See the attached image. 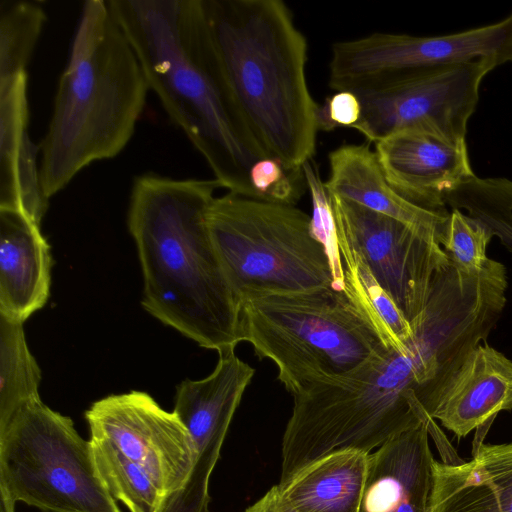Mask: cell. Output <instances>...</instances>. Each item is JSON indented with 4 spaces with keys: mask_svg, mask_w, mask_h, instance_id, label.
Here are the masks:
<instances>
[{
    "mask_svg": "<svg viewBox=\"0 0 512 512\" xmlns=\"http://www.w3.org/2000/svg\"><path fill=\"white\" fill-rule=\"evenodd\" d=\"M85 418L91 437L113 444L151 477L166 498L183 488L195 450L174 411L161 408L146 392L131 391L94 402Z\"/></svg>",
    "mask_w": 512,
    "mask_h": 512,
    "instance_id": "obj_13",
    "label": "cell"
},
{
    "mask_svg": "<svg viewBox=\"0 0 512 512\" xmlns=\"http://www.w3.org/2000/svg\"><path fill=\"white\" fill-rule=\"evenodd\" d=\"M506 288L505 266L492 259L476 273L450 261L435 276L423 311L410 322L413 336L408 342L422 366L431 418L443 384L496 325Z\"/></svg>",
    "mask_w": 512,
    "mask_h": 512,
    "instance_id": "obj_9",
    "label": "cell"
},
{
    "mask_svg": "<svg viewBox=\"0 0 512 512\" xmlns=\"http://www.w3.org/2000/svg\"><path fill=\"white\" fill-rule=\"evenodd\" d=\"M110 12L171 121L222 188L256 199L252 165L269 158L250 132L218 61L201 0H109Z\"/></svg>",
    "mask_w": 512,
    "mask_h": 512,
    "instance_id": "obj_1",
    "label": "cell"
},
{
    "mask_svg": "<svg viewBox=\"0 0 512 512\" xmlns=\"http://www.w3.org/2000/svg\"><path fill=\"white\" fill-rule=\"evenodd\" d=\"M428 424L394 436L369 454L358 512H430L435 459Z\"/></svg>",
    "mask_w": 512,
    "mask_h": 512,
    "instance_id": "obj_15",
    "label": "cell"
},
{
    "mask_svg": "<svg viewBox=\"0 0 512 512\" xmlns=\"http://www.w3.org/2000/svg\"><path fill=\"white\" fill-rule=\"evenodd\" d=\"M512 61V12L498 22L441 36L373 33L332 45L329 85L357 92L445 65Z\"/></svg>",
    "mask_w": 512,
    "mask_h": 512,
    "instance_id": "obj_10",
    "label": "cell"
},
{
    "mask_svg": "<svg viewBox=\"0 0 512 512\" xmlns=\"http://www.w3.org/2000/svg\"><path fill=\"white\" fill-rule=\"evenodd\" d=\"M374 145L377 162L391 187L429 211L449 213L447 196L475 175L466 141L423 128L394 131Z\"/></svg>",
    "mask_w": 512,
    "mask_h": 512,
    "instance_id": "obj_14",
    "label": "cell"
},
{
    "mask_svg": "<svg viewBox=\"0 0 512 512\" xmlns=\"http://www.w3.org/2000/svg\"><path fill=\"white\" fill-rule=\"evenodd\" d=\"M446 204L482 222L512 253V180L474 175L447 196Z\"/></svg>",
    "mask_w": 512,
    "mask_h": 512,
    "instance_id": "obj_24",
    "label": "cell"
},
{
    "mask_svg": "<svg viewBox=\"0 0 512 512\" xmlns=\"http://www.w3.org/2000/svg\"><path fill=\"white\" fill-rule=\"evenodd\" d=\"M496 67L491 60L439 66L379 88L353 92L361 103V117L352 128L369 143L409 127L466 141L481 82Z\"/></svg>",
    "mask_w": 512,
    "mask_h": 512,
    "instance_id": "obj_11",
    "label": "cell"
},
{
    "mask_svg": "<svg viewBox=\"0 0 512 512\" xmlns=\"http://www.w3.org/2000/svg\"><path fill=\"white\" fill-rule=\"evenodd\" d=\"M24 322L0 315V426L26 403L40 399V368L29 351Z\"/></svg>",
    "mask_w": 512,
    "mask_h": 512,
    "instance_id": "obj_22",
    "label": "cell"
},
{
    "mask_svg": "<svg viewBox=\"0 0 512 512\" xmlns=\"http://www.w3.org/2000/svg\"><path fill=\"white\" fill-rule=\"evenodd\" d=\"M97 473L115 500L130 512H159L166 498L151 477L110 442L90 438Z\"/></svg>",
    "mask_w": 512,
    "mask_h": 512,
    "instance_id": "obj_23",
    "label": "cell"
},
{
    "mask_svg": "<svg viewBox=\"0 0 512 512\" xmlns=\"http://www.w3.org/2000/svg\"><path fill=\"white\" fill-rule=\"evenodd\" d=\"M0 489L42 512H122L97 473L90 440L41 398L0 426Z\"/></svg>",
    "mask_w": 512,
    "mask_h": 512,
    "instance_id": "obj_8",
    "label": "cell"
},
{
    "mask_svg": "<svg viewBox=\"0 0 512 512\" xmlns=\"http://www.w3.org/2000/svg\"><path fill=\"white\" fill-rule=\"evenodd\" d=\"M492 237L482 222L452 209L438 242L455 266L464 272L476 273L489 259L486 249Z\"/></svg>",
    "mask_w": 512,
    "mask_h": 512,
    "instance_id": "obj_26",
    "label": "cell"
},
{
    "mask_svg": "<svg viewBox=\"0 0 512 512\" xmlns=\"http://www.w3.org/2000/svg\"><path fill=\"white\" fill-rule=\"evenodd\" d=\"M368 456L357 450L336 451L277 485L283 498L299 512H358Z\"/></svg>",
    "mask_w": 512,
    "mask_h": 512,
    "instance_id": "obj_21",
    "label": "cell"
},
{
    "mask_svg": "<svg viewBox=\"0 0 512 512\" xmlns=\"http://www.w3.org/2000/svg\"><path fill=\"white\" fill-rule=\"evenodd\" d=\"M218 61L253 137L301 172L315 151L319 105L306 79L308 45L281 0H201Z\"/></svg>",
    "mask_w": 512,
    "mask_h": 512,
    "instance_id": "obj_3",
    "label": "cell"
},
{
    "mask_svg": "<svg viewBox=\"0 0 512 512\" xmlns=\"http://www.w3.org/2000/svg\"><path fill=\"white\" fill-rule=\"evenodd\" d=\"M28 73L0 78V210L41 224L49 200L40 181L39 147L29 132Z\"/></svg>",
    "mask_w": 512,
    "mask_h": 512,
    "instance_id": "obj_17",
    "label": "cell"
},
{
    "mask_svg": "<svg viewBox=\"0 0 512 512\" xmlns=\"http://www.w3.org/2000/svg\"><path fill=\"white\" fill-rule=\"evenodd\" d=\"M244 512H299L282 496L278 485L271 487L259 500Z\"/></svg>",
    "mask_w": 512,
    "mask_h": 512,
    "instance_id": "obj_30",
    "label": "cell"
},
{
    "mask_svg": "<svg viewBox=\"0 0 512 512\" xmlns=\"http://www.w3.org/2000/svg\"><path fill=\"white\" fill-rule=\"evenodd\" d=\"M329 196L336 234L410 323L423 311L432 282L450 263L449 256L433 233L337 195Z\"/></svg>",
    "mask_w": 512,
    "mask_h": 512,
    "instance_id": "obj_12",
    "label": "cell"
},
{
    "mask_svg": "<svg viewBox=\"0 0 512 512\" xmlns=\"http://www.w3.org/2000/svg\"><path fill=\"white\" fill-rule=\"evenodd\" d=\"M52 258L40 224L0 210V315L25 322L50 294Z\"/></svg>",
    "mask_w": 512,
    "mask_h": 512,
    "instance_id": "obj_18",
    "label": "cell"
},
{
    "mask_svg": "<svg viewBox=\"0 0 512 512\" xmlns=\"http://www.w3.org/2000/svg\"><path fill=\"white\" fill-rule=\"evenodd\" d=\"M249 181L257 200L285 205H295L306 184L303 170L287 171L273 158L256 161L250 168Z\"/></svg>",
    "mask_w": 512,
    "mask_h": 512,
    "instance_id": "obj_27",
    "label": "cell"
},
{
    "mask_svg": "<svg viewBox=\"0 0 512 512\" xmlns=\"http://www.w3.org/2000/svg\"><path fill=\"white\" fill-rule=\"evenodd\" d=\"M329 194L353 201L370 210L433 233L437 240L449 213L420 208L398 194L385 179L369 144H345L331 151Z\"/></svg>",
    "mask_w": 512,
    "mask_h": 512,
    "instance_id": "obj_20",
    "label": "cell"
},
{
    "mask_svg": "<svg viewBox=\"0 0 512 512\" xmlns=\"http://www.w3.org/2000/svg\"><path fill=\"white\" fill-rule=\"evenodd\" d=\"M46 20L43 7L35 2H0V78L27 71Z\"/></svg>",
    "mask_w": 512,
    "mask_h": 512,
    "instance_id": "obj_25",
    "label": "cell"
},
{
    "mask_svg": "<svg viewBox=\"0 0 512 512\" xmlns=\"http://www.w3.org/2000/svg\"><path fill=\"white\" fill-rule=\"evenodd\" d=\"M343 277L329 286L273 294L241 306L242 342L277 367L292 395L348 375L404 347L372 305L349 254L338 246Z\"/></svg>",
    "mask_w": 512,
    "mask_h": 512,
    "instance_id": "obj_5",
    "label": "cell"
},
{
    "mask_svg": "<svg viewBox=\"0 0 512 512\" xmlns=\"http://www.w3.org/2000/svg\"><path fill=\"white\" fill-rule=\"evenodd\" d=\"M361 117V103L351 91H337L318 108L319 130L331 131L337 127L352 128Z\"/></svg>",
    "mask_w": 512,
    "mask_h": 512,
    "instance_id": "obj_29",
    "label": "cell"
},
{
    "mask_svg": "<svg viewBox=\"0 0 512 512\" xmlns=\"http://www.w3.org/2000/svg\"><path fill=\"white\" fill-rule=\"evenodd\" d=\"M337 245L352 258L358 277L376 312L395 337L406 344L413 336L409 321L398 309L390 296L378 285L368 268L348 244L336 234Z\"/></svg>",
    "mask_w": 512,
    "mask_h": 512,
    "instance_id": "obj_28",
    "label": "cell"
},
{
    "mask_svg": "<svg viewBox=\"0 0 512 512\" xmlns=\"http://www.w3.org/2000/svg\"><path fill=\"white\" fill-rule=\"evenodd\" d=\"M423 381L416 354L405 344L348 375L314 382L294 394L278 485L328 454H370L394 436L434 420L422 403Z\"/></svg>",
    "mask_w": 512,
    "mask_h": 512,
    "instance_id": "obj_6",
    "label": "cell"
},
{
    "mask_svg": "<svg viewBox=\"0 0 512 512\" xmlns=\"http://www.w3.org/2000/svg\"><path fill=\"white\" fill-rule=\"evenodd\" d=\"M430 512H512V442L481 443L468 462L434 460Z\"/></svg>",
    "mask_w": 512,
    "mask_h": 512,
    "instance_id": "obj_19",
    "label": "cell"
},
{
    "mask_svg": "<svg viewBox=\"0 0 512 512\" xmlns=\"http://www.w3.org/2000/svg\"><path fill=\"white\" fill-rule=\"evenodd\" d=\"M502 410H512V361L485 342L443 384L432 417L464 437L473 429L488 430Z\"/></svg>",
    "mask_w": 512,
    "mask_h": 512,
    "instance_id": "obj_16",
    "label": "cell"
},
{
    "mask_svg": "<svg viewBox=\"0 0 512 512\" xmlns=\"http://www.w3.org/2000/svg\"><path fill=\"white\" fill-rule=\"evenodd\" d=\"M149 90L107 1H85L39 146L40 181L48 200L85 167L123 151Z\"/></svg>",
    "mask_w": 512,
    "mask_h": 512,
    "instance_id": "obj_4",
    "label": "cell"
},
{
    "mask_svg": "<svg viewBox=\"0 0 512 512\" xmlns=\"http://www.w3.org/2000/svg\"><path fill=\"white\" fill-rule=\"evenodd\" d=\"M216 179L135 177L128 227L143 272L142 305L165 325L217 352L242 342L241 305L212 243L206 213Z\"/></svg>",
    "mask_w": 512,
    "mask_h": 512,
    "instance_id": "obj_2",
    "label": "cell"
},
{
    "mask_svg": "<svg viewBox=\"0 0 512 512\" xmlns=\"http://www.w3.org/2000/svg\"><path fill=\"white\" fill-rule=\"evenodd\" d=\"M15 502L0 489V512H15Z\"/></svg>",
    "mask_w": 512,
    "mask_h": 512,
    "instance_id": "obj_31",
    "label": "cell"
},
{
    "mask_svg": "<svg viewBox=\"0 0 512 512\" xmlns=\"http://www.w3.org/2000/svg\"><path fill=\"white\" fill-rule=\"evenodd\" d=\"M206 224L241 306L267 295L329 286L343 277L340 254L331 252L311 216L294 205L228 192L214 198Z\"/></svg>",
    "mask_w": 512,
    "mask_h": 512,
    "instance_id": "obj_7",
    "label": "cell"
}]
</instances>
